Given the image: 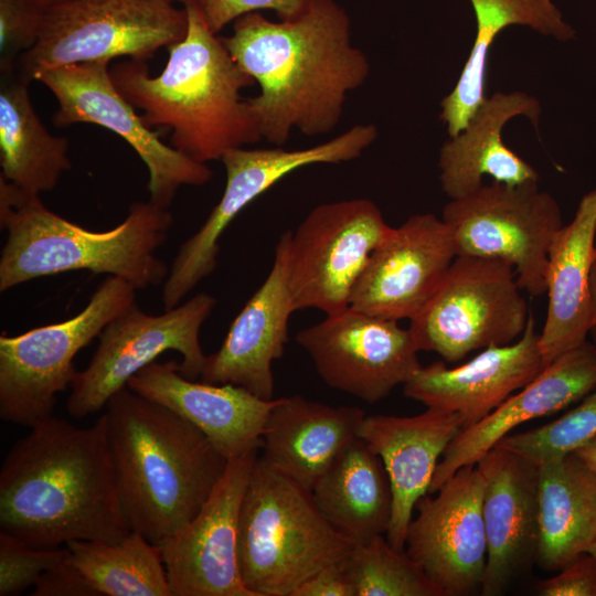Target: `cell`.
<instances>
[{"instance_id": "26", "label": "cell", "mask_w": 596, "mask_h": 596, "mask_svg": "<svg viewBox=\"0 0 596 596\" xmlns=\"http://www.w3.org/2000/svg\"><path fill=\"white\" fill-rule=\"evenodd\" d=\"M596 238V188L581 199L573 220L547 252V310L539 345L544 364L587 340L594 327L588 280Z\"/></svg>"}, {"instance_id": "16", "label": "cell", "mask_w": 596, "mask_h": 596, "mask_svg": "<svg viewBox=\"0 0 596 596\" xmlns=\"http://www.w3.org/2000/svg\"><path fill=\"white\" fill-rule=\"evenodd\" d=\"M436 492L417 501L404 550L444 596L480 592L488 546L478 466L461 467Z\"/></svg>"}, {"instance_id": "3", "label": "cell", "mask_w": 596, "mask_h": 596, "mask_svg": "<svg viewBox=\"0 0 596 596\" xmlns=\"http://www.w3.org/2000/svg\"><path fill=\"white\" fill-rule=\"evenodd\" d=\"M105 408L124 514L160 547L200 512L228 460L192 423L128 386Z\"/></svg>"}, {"instance_id": "15", "label": "cell", "mask_w": 596, "mask_h": 596, "mask_svg": "<svg viewBox=\"0 0 596 596\" xmlns=\"http://www.w3.org/2000/svg\"><path fill=\"white\" fill-rule=\"evenodd\" d=\"M296 342L330 387L374 404L422 366L407 329L352 307L300 330Z\"/></svg>"}, {"instance_id": "42", "label": "cell", "mask_w": 596, "mask_h": 596, "mask_svg": "<svg viewBox=\"0 0 596 596\" xmlns=\"http://www.w3.org/2000/svg\"><path fill=\"white\" fill-rule=\"evenodd\" d=\"M588 290H589L593 321L595 326L596 324V246L594 249L592 264H590Z\"/></svg>"}, {"instance_id": "45", "label": "cell", "mask_w": 596, "mask_h": 596, "mask_svg": "<svg viewBox=\"0 0 596 596\" xmlns=\"http://www.w3.org/2000/svg\"><path fill=\"white\" fill-rule=\"evenodd\" d=\"M589 554H592L596 558V540L593 542V544L589 546L588 551Z\"/></svg>"}, {"instance_id": "36", "label": "cell", "mask_w": 596, "mask_h": 596, "mask_svg": "<svg viewBox=\"0 0 596 596\" xmlns=\"http://www.w3.org/2000/svg\"><path fill=\"white\" fill-rule=\"evenodd\" d=\"M44 9L32 0H0V71L17 68L19 57L35 43Z\"/></svg>"}, {"instance_id": "39", "label": "cell", "mask_w": 596, "mask_h": 596, "mask_svg": "<svg viewBox=\"0 0 596 596\" xmlns=\"http://www.w3.org/2000/svg\"><path fill=\"white\" fill-rule=\"evenodd\" d=\"M33 596H97L85 577L66 557L47 570L34 585Z\"/></svg>"}, {"instance_id": "8", "label": "cell", "mask_w": 596, "mask_h": 596, "mask_svg": "<svg viewBox=\"0 0 596 596\" xmlns=\"http://www.w3.org/2000/svg\"><path fill=\"white\" fill-rule=\"evenodd\" d=\"M136 288L108 276L88 304L62 322L0 336V418L32 427L52 416L56 395L71 387L75 355L136 302Z\"/></svg>"}, {"instance_id": "10", "label": "cell", "mask_w": 596, "mask_h": 596, "mask_svg": "<svg viewBox=\"0 0 596 596\" xmlns=\"http://www.w3.org/2000/svg\"><path fill=\"white\" fill-rule=\"evenodd\" d=\"M377 138L372 124L355 125L319 145L287 150L245 147L221 159L226 182L223 194L203 225L184 241L162 284L164 310L177 307L217 265L219 240L237 214L292 171L317 163L339 164L359 158Z\"/></svg>"}, {"instance_id": "43", "label": "cell", "mask_w": 596, "mask_h": 596, "mask_svg": "<svg viewBox=\"0 0 596 596\" xmlns=\"http://www.w3.org/2000/svg\"><path fill=\"white\" fill-rule=\"evenodd\" d=\"M32 1L36 3L38 6H40L41 8L45 9L63 0H32Z\"/></svg>"}, {"instance_id": "35", "label": "cell", "mask_w": 596, "mask_h": 596, "mask_svg": "<svg viewBox=\"0 0 596 596\" xmlns=\"http://www.w3.org/2000/svg\"><path fill=\"white\" fill-rule=\"evenodd\" d=\"M68 554L66 545L54 549L33 547L0 531V596H17Z\"/></svg>"}, {"instance_id": "20", "label": "cell", "mask_w": 596, "mask_h": 596, "mask_svg": "<svg viewBox=\"0 0 596 596\" xmlns=\"http://www.w3.org/2000/svg\"><path fill=\"white\" fill-rule=\"evenodd\" d=\"M483 479L487 535L483 596H497L536 560L539 544L538 466L499 447L476 464Z\"/></svg>"}, {"instance_id": "28", "label": "cell", "mask_w": 596, "mask_h": 596, "mask_svg": "<svg viewBox=\"0 0 596 596\" xmlns=\"http://www.w3.org/2000/svg\"><path fill=\"white\" fill-rule=\"evenodd\" d=\"M539 544L535 562L560 571L596 540V475L574 454L538 466Z\"/></svg>"}, {"instance_id": "12", "label": "cell", "mask_w": 596, "mask_h": 596, "mask_svg": "<svg viewBox=\"0 0 596 596\" xmlns=\"http://www.w3.org/2000/svg\"><path fill=\"white\" fill-rule=\"evenodd\" d=\"M457 256L498 259L511 265L522 290L545 294L549 247L563 226L555 198L539 182L493 181L450 200L443 209Z\"/></svg>"}, {"instance_id": "21", "label": "cell", "mask_w": 596, "mask_h": 596, "mask_svg": "<svg viewBox=\"0 0 596 596\" xmlns=\"http://www.w3.org/2000/svg\"><path fill=\"white\" fill-rule=\"evenodd\" d=\"M289 236L290 231L280 235L269 274L232 322L220 349L206 356L200 381L231 383L263 400L274 398L273 363L284 354L295 312L286 269Z\"/></svg>"}, {"instance_id": "38", "label": "cell", "mask_w": 596, "mask_h": 596, "mask_svg": "<svg viewBox=\"0 0 596 596\" xmlns=\"http://www.w3.org/2000/svg\"><path fill=\"white\" fill-rule=\"evenodd\" d=\"M541 596H596V558L588 552L576 556L560 573L542 581Z\"/></svg>"}, {"instance_id": "27", "label": "cell", "mask_w": 596, "mask_h": 596, "mask_svg": "<svg viewBox=\"0 0 596 596\" xmlns=\"http://www.w3.org/2000/svg\"><path fill=\"white\" fill-rule=\"evenodd\" d=\"M364 417L355 406H331L301 395L279 397L263 433L260 456L312 490L358 436Z\"/></svg>"}, {"instance_id": "4", "label": "cell", "mask_w": 596, "mask_h": 596, "mask_svg": "<svg viewBox=\"0 0 596 596\" xmlns=\"http://www.w3.org/2000/svg\"><path fill=\"white\" fill-rule=\"evenodd\" d=\"M184 8L187 33L168 47L160 74L151 76L146 62L130 58L109 66V74L119 93L142 110L148 127L171 129L174 149L207 163L263 140L242 96L255 82L211 31L199 6Z\"/></svg>"}, {"instance_id": "37", "label": "cell", "mask_w": 596, "mask_h": 596, "mask_svg": "<svg viewBox=\"0 0 596 596\" xmlns=\"http://www.w3.org/2000/svg\"><path fill=\"white\" fill-rule=\"evenodd\" d=\"M315 2L316 0H201L199 8L211 31L217 34L225 25L246 13L272 10L278 20H292L307 12Z\"/></svg>"}, {"instance_id": "22", "label": "cell", "mask_w": 596, "mask_h": 596, "mask_svg": "<svg viewBox=\"0 0 596 596\" xmlns=\"http://www.w3.org/2000/svg\"><path fill=\"white\" fill-rule=\"evenodd\" d=\"M594 390L596 347L586 340L546 364L538 376L487 417L462 429L445 449L428 493H435L461 467L476 465L519 425L555 414Z\"/></svg>"}, {"instance_id": "18", "label": "cell", "mask_w": 596, "mask_h": 596, "mask_svg": "<svg viewBox=\"0 0 596 596\" xmlns=\"http://www.w3.org/2000/svg\"><path fill=\"white\" fill-rule=\"evenodd\" d=\"M457 256L450 228L433 213L416 214L372 252L350 307L390 320L414 318L432 298Z\"/></svg>"}, {"instance_id": "17", "label": "cell", "mask_w": 596, "mask_h": 596, "mask_svg": "<svg viewBox=\"0 0 596 596\" xmlns=\"http://www.w3.org/2000/svg\"><path fill=\"white\" fill-rule=\"evenodd\" d=\"M259 448L227 461L200 512L160 546L172 596H255L238 563V519Z\"/></svg>"}, {"instance_id": "46", "label": "cell", "mask_w": 596, "mask_h": 596, "mask_svg": "<svg viewBox=\"0 0 596 596\" xmlns=\"http://www.w3.org/2000/svg\"><path fill=\"white\" fill-rule=\"evenodd\" d=\"M589 334H590V337H592V342H593L594 345L596 347V324L592 328Z\"/></svg>"}, {"instance_id": "6", "label": "cell", "mask_w": 596, "mask_h": 596, "mask_svg": "<svg viewBox=\"0 0 596 596\" xmlns=\"http://www.w3.org/2000/svg\"><path fill=\"white\" fill-rule=\"evenodd\" d=\"M354 544L317 507L312 491L258 455L238 519V563L255 596H291Z\"/></svg>"}, {"instance_id": "25", "label": "cell", "mask_w": 596, "mask_h": 596, "mask_svg": "<svg viewBox=\"0 0 596 596\" xmlns=\"http://www.w3.org/2000/svg\"><path fill=\"white\" fill-rule=\"evenodd\" d=\"M541 106L523 92L494 93L487 97L469 124L449 137L439 151V180L450 199L468 195L485 183L488 175L507 184L539 182V173L502 140L505 124L525 116L538 129Z\"/></svg>"}, {"instance_id": "2", "label": "cell", "mask_w": 596, "mask_h": 596, "mask_svg": "<svg viewBox=\"0 0 596 596\" xmlns=\"http://www.w3.org/2000/svg\"><path fill=\"white\" fill-rule=\"evenodd\" d=\"M0 529L40 549L130 533L105 414L85 428L52 415L17 440L0 469Z\"/></svg>"}, {"instance_id": "24", "label": "cell", "mask_w": 596, "mask_h": 596, "mask_svg": "<svg viewBox=\"0 0 596 596\" xmlns=\"http://www.w3.org/2000/svg\"><path fill=\"white\" fill-rule=\"evenodd\" d=\"M462 428L458 414L432 407L414 416L363 418L358 436L379 455L390 480L392 513L385 536L394 549H405L415 505L428 493L440 457Z\"/></svg>"}, {"instance_id": "5", "label": "cell", "mask_w": 596, "mask_h": 596, "mask_svg": "<svg viewBox=\"0 0 596 596\" xmlns=\"http://www.w3.org/2000/svg\"><path fill=\"white\" fill-rule=\"evenodd\" d=\"M173 223L169 209L135 202L108 231H89L49 210L39 194L0 178V291L43 276L89 270L125 279L136 289L159 286L167 264L156 255Z\"/></svg>"}, {"instance_id": "13", "label": "cell", "mask_w": 596, "mask_h": 596, "mask_svg": "<svg viewBox=\"0 0 596 596\" xmlns=\"http://www.w3.org/2000/svg\"><path fill=\"white\" fill-rule=\"evenodd\" d=\"M390 226L368 199H350L313 207L287 247V281L294 310L327 315L350 307L353 287Z\"/></svg>"}, {"instance_id": "32", "label": "cell", "mask_w": 596, "mask_h": 596, "mask_svg": "<svg viewBox=\"0 0 596 596\" xmlns=\"http://www.w3.org/2000/svg\"><path fill=\"white\" fill-rule=\"evenodd\" d=\"M66 546L97 596H172L160 547L137 531L117 543L74 540Z\"/></svg>"}, {"instance_id": "9", "label": "cell", "mask_w": 596, "mask_h": 596, "mask_svg": "<svg viewBox=\"0 0 596 596\" xmlns=\"http://www.w3.org/2000/svg\"><path fill=\"white\" fill-rule=\"evenodd\" d=\"M521 290L508 263L456 256L432 298L409 320L417 350L456 363L472 351L517 341L531 313Z\"/></svg>"}, {"instance_id": "44", "label": "cell", "mask_w": 596, "mask_h": 596, "mask_svg": "<svg viewBox=\"0 0 596 596\" xmlns=\"http://www.w3.org/2000/svg\"><path fill=\"white\" fill-rule=\"evenodd\" d=\"M175 3H180L182 7L189 6V4H196L199 6L201 0H172Z\"/></svg>"}, {"instance_id": "30", "label": "cell", "mask_w": 596, "mask_h": 596, "mask_svg": "<svg viewBox=\"0 0 596 596\" xmlns=\"http://www.w3.org/2000/svg\"><path fill=\"white\" fill-rule=\"evenodd\" d=\"M311 491L324 518L354 545L386 533L392 513L390 480L379 455L359 436Z\"/></svg>"}, {"instance_id": "1", "label": "cell", "mask_w": 596, "mask_h": 596, "mask_svg": "<svg viewBox=\"0 0 596 596\" xmlns=\"http://www.w3.org/2000/svg\"><path fill=\"white\" fill-rule=\"evenodd\" d=\"M222 41L258 85L248 108L262 139L275 146L295 129L309 137L332 131L348 94L370 75L366 55L352 43L350 18L336 0H316L292 20L246 13Z\"/></svg>"}, {"instance_id": "29", "label": "cell", "mask_w": 596, "mask_h": 596, "mask_svg": "<svg viewBox=\"0 0 596 596\" xmlns=\"http://www.w3.org/2000/svg\"><path fill=\"white\" fill-rule=\"evenodd\" d=\"M476 15V36L467 62L453 91L440 102V119L449 137L466 128L486 100L488 56L500 32L510 25L529 26L558 41L575 39L552 0H470Z\"/></svg>"}, {"instance_id": "34", "label": "cell", "mask_w": 596, "mask_h": 596, "mask_svg": "<svg viewBox=\"0 0 596 596\" xmlns=\"http://www.w3.org/2000/svg\"><path fill=\"white\" fill-rule=\"evenodd\" d=\"M596 436V390L555 421L522 433H511L494 447L509 450L531 464L574 453Z\"/></svg>"}, {"instance_id": "41", "label": "cell", "mask_w": 596, "mask_h": 596, "mask_svg": "<svg viewBox=\"0 0 596 596\" xmlns=\"http://www.w3.org/2000/svg\"><path fill=\"white\" fill-rule=\"evenodd\" d=\"M574 454L596 475V436Z\"/></svg>"}, {"instance_id": "14", "label": "cell", "mask_w": 596, "mask_h": 596, "mask_svg": "<svg viewBox=\"0 0 596 596\" xmlns=\"http://www.w3.org/2000/svg\"><path fill=\"white\" fill-rule=\"evenodd\" d=\"M34 81L54 95L56 127L94 124L121 137L140 157L149 172V201L169 209L182 185H203L212 178L206 163L195 161L148 127L136 108L119 93L109 74V62H92L52 67Z\"/></svg>"}, {"instance_id": "19", "label": "cell", "mask_w": 596, "mask_h": 596, "mask_svg": "<svg viewBox=\"0 0 596 596\" xmlns=\"http://www.w3.org/2000/svg\"><path fill=\"white\" fill-rule=\"evenodd\" d=\"M539 340L540 332L530 313L517 341L486 348L456 368H448L445 361L421 366L403 385V393L426 407L458 414L462 429L468 428L487 417L544 369Z\"/></svg>"}, {"instance_id": "33", "label": "cell", "mask_w": 596, "mask_h": 596, "mask_svg": "<svg viewBox=\"0 0 596 596\" xmlns=\"http://www.w3.org/2000/svg\"><path fill=\"white\" fill-rule=\"evenodd\" d=\"M355 596H444L405 550L385 534L356 544L343 558Z\"/></svg>"}, {"instance_id": "23", "label": "cell", "mask_w": 596, "mask_h": 596, "mask_svg": "<svg viewBox=\"0 0 596 596\" xmlns=\"http://www.w3.org/2000/svg\"><path fill=\"white\" fill-rule=\"evenodd\" d=\"M127 386L196 426L227 459L262 447L263 433L277 398L263 400L246 389L184 377L174 360L155 361Z\"/></svg>"}, {"instance_id": "7", "label": "cell", "mask_w": 596, "mask_h": 596, "mask_svg": "<svg viewBox=\"0 0 596 596\" xmlns=\"http://www.w3.org/2000/svg\"><path fill=\"white\" fill-rule=\"evenodd\" d=\"M187 30V10L172 0H63L44 9L38 39L17 70L32 82L52 67L124 56L147 62Z\"/></svg>"}, {"instance_id": "31", "label": "cell", "mask_w": 596, "mask_h": 596, "mask_svg": "<svg viewBox=\"0 0 596 596\" xmlns=\"http://www.w3.org/2000/svg\"><path fill=\"white\" fill-rule=\"evenodd\" d=\"M30 83L17 68L1 72L0 178L40 195L52 191L72 163L67 138L52 135L38 116Z\"/></svg>"}, {"instance_id": "11", "label": "cell", "mask_w": 596, "mask_h": 596, "mask_svg": "<svg viewBox=\"0 0 596 596\" xmlns=\"http://www.w3.org/2000/svg\"><path fill=\"white\" fill-rule=\"evenodd\" d=\"M215 305L216 298L205 292L160 315L146 313L132 304L104 328L88 365L76 371L66 402L68 414L79 419L99 412L132 375L167 351L182 355L179 371L184 377L200 379L207 356L200 331Z\"/></svg>"}, {"instance_id": "40", "label": "cell", "mask_w": 596, "mask_h": 596, "mask_svg": "<svg viewBox=\"0 0 596 596\" xmlns=\"http://www.w3.org/2000/svg\"><path fill=\"white\" fill-rule=\"evenodd\" d=\"M291 596H355V593L341 560L317 572Z\"/></svg>"}]
</instances>
